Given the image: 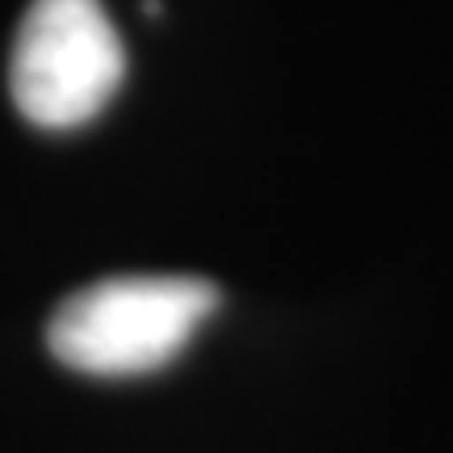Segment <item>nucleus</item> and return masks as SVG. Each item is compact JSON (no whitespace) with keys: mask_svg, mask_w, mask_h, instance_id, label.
I'll return each mask as SVG.
<instances>
[{"mask_svg":"<svg viewBox=\"0 0 453 453\" xmlns=\"http://www.w3.org/2000/svg\"><path fill=\"white\" fill-rule=\"evenodd\" d=\"M219 290L202 277L139 273L76 290L50 315L47 344L67 370L130 378L168 365L214 315Z\"/></svg>","mask_w":453,"mask_h":453,"instance_id":"f257e3e1","label":"nucleus"},{"mask_svg":"<svg viewBox=\"0 0 453 453\" xmlns=\"http://www.w3.org/2000/svg\"><path fill=\"white\" fill-rule=\"evenodd\" d=\"M127 50L101 0H34L13 38L9 88L21 118L76 130L113 101Z\"/></svg>","mask_w":453,"mask_h":453,"instance_id":"f03ea898","label":"nucleus"}]
</instances>
